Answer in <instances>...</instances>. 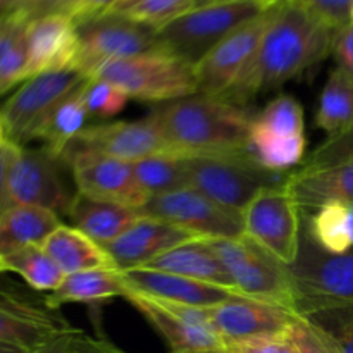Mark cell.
I'll return each instance as SVG.
<instances>
[{"mask_svg": "<svg viewBox=\"0 0 353 353\" xmlns=\"http://www.w3.org/2000/svg\"><path fill=\"white\" fill-rule=\"evenodd\" d=\"M133 171L138 185L148 196L164 195L190 186L188 172L181 155H154L134 162Z\"/></svg>", "mask_w": 353, "mask_h": 353, "instance_id": "34", "label": "cell"}, {"mask_svg": "<svg viewBox=\"0 0 353 353\" xmlns=\"http://www.w3.org/2000/svg\"><path fill=\"white\" fill-rule=\"evenodd\" d=\"M93 78L107 79L143 102H171L196 93L195 65L164 50L107 62Z\"/></svg>", "mask_w": 353, "mask_h": 353, "instance_id": "7", "label": "cell"}, {"mask_svg": "<svg viewBox=\"0 0 353 353\" xmlns=\"http://www.w3.org/2000/svg\"><path fill=\"white\" fill-rule=\"evenodd\" d=\"M336 68L353 79V24L336 31L333 40V50Z\"/></svg>", "mask_w": 353, "mask_h": 353, "instance_id": "44", "label": "cell"}, {"mask_svg": "<svg viewBox=\"0 0 353 353\" xmlns=\"http://www.w3.org/2000/svg\"><path fill=\"white\" fill-rule=\"evenodd\" d=\"M265 10L254 0L199 2L157 31L159 47L195 65L228 34Z\"/></svg>", "mask_w": 353, "mask_h": 353, "instance_id": "3", "label": "cell"}, {"mask_svg": "<svg viewBox=\"0 0 353 353\" xmlns=\"http://www.w3.org/2000/svg\"><path fill=\"white\" fill-rule=\"evenodd\" d=\"M68 217L71 219L72 228L92 238L100 247H105L141 219V214L133 207L100 202L76 193Z\"/></svg>", "mask_w": 353, "mask_h": 353, "instance_id": "25", "label": "cell"}, {"mask_svg": "<svg viewBox=\"0 0 353 353\" xmlns=\"http://www.w3.org/2000/svg\"><path fill=\"white\" fill-rule=\"evenodd\" d=\"M285 190L300 210H316L327 203L353 207V162L302 168L285 178Z\"/></svg>", "mask_w": 353, "mask_h": 353, "instance_id": "23", "label": "cell"}, {"mask_svg": "<svg viewBox=\"0 0 353 353\" xmlns=\"http://www.w3.org/2000/svg\"><path fill=\"white\" fill-rule=\"evenodd\" d=\"M6 17V16H3ZM3 17H0V33H2V26H3Z\"/></svg>", "mask_w": 353, "mask_h": 353, "instance_id": "52", "label": "cell"}, {"mask_svg": "<svg viewBox=\"0 0 353 353\" xmlns=\"http://www.w3.org/2000/svg\"><path fill=\"white\" fill-rule=\"evenodd\" d=\"M76 331L45 299L38 302L16 290L0 288V343L33 352Z\"/></svg>", "mask_w": 353, "mask_h": 353, "instance_id": "16", "label": "cell"}, {"mask_svg": "<svg viewBox=\"0 0 353 353\" xmlns=\"http://www.w3.org/2000/svg\"><path fill=\"white\" fill-rule=\"evenodd\" d=\"M79 50L78 26L65 14L31 21L28 28V79L43 72L74 69Z\"/></svg>", "mask_w": 353, "mask_h": 353, "instance_id": "20", "label": "cell"}, {"mask_svg": "<svg viewBox=\"0 0 353 353\" xmlns=\"http://www.w3.org/2000/svg\"><path fill=\"white\" fill-rule=\"evenodd\" d=\"M128 292L121 271L117 269H92V271L65 274L61 286L45 302L57 309L62 303H99L105 300L124 296Z\"/></svg>", "mask_w": 353, "mask_h": 353, "instance_id": "28", "label": "cell"}, {"mask_svg": "<svg viewBox=\"0 0 353 353\" xmlns=\"http://www.w3.org/2000/svg\"><path fill=\"white\" fill-rule=\"evenodd\" d=\"M196 3L199 0H119L107 14L126 17L159 31Z\"/></svg>", "mask_w": 353, "mask_h": 353, "instance_id": "35", "label": "cell"}, {"mask_svg": "<svg viewBox=\"0 0 353 353\" xmlns=\"http://www.w3.org/2000/svg\"><path fill=\"white\" fill-rule=\"evenodd\" d=\"M296 316L295 310L286 307L240 295L207 309L210 324L226 345L285 334Z\"/></svg>", "mask_w": 353, "mask_h": 353, "instance_id": "19", "label": "cell"}, {"mask_svg": "<svg viewBox=\"0 0 353 353\" xmlns=\"http://www.w3.org/2000/svg\"><path fill=\"white\" fill-rule=\"evenodd\" d=\"M124 299L164 338L171 353H228V345L210 324L207 309L159 300L128 290Z\"/></svg>", "mask_w": 353, "mask_h": 353, "instance_id": "10", "label": "cell"}, {"mask_svg": "<svg viewBox=\"0 0 353 353\" xmlns=\"http://www.w3.org/2000/svg\"><path fill=\"white\" fill-rule=\"evenodd\" d=\"M228 353H296L285 334L228 343Z\"/></svg>", "mask_w": 353, "mask_h": 353, "instance_id": "41", "label": "cell"}, {"mask_svg": "<svg viewBox=\"0 0 353 353\" xmlns=\"http://www.w3.org/2000/svg\"><path fill=\"white\" fill-rule=\"evenodd\" d=\"M81 99L85 102L88 117L107 119L126 107L128 93L114 83L102 78H90L81 88Z\"/></svg>", "mask_w": 353, "mask_h": 353, "instance_id": "36", "label": "cell"}, {"mask_svg": "<svg viewBox=\"0 0 353 353\" xmlns=\"http://www.w3.org/2000/svg\"><path fill=\"white\" fill-rule=\"evenodd\" d=\"M199 2H231V0H199ZM254 2H259L265 9H272V7H278L281 3L290 2V0H254Z\"/></svg>", "mask_w": 353, "mask_h": 353, "instance_id": "48", "label": "cell"}, {"mask_svg": "<svg viewBox=\"0 0 353 353\" xmlns=\"http://www.w3.org/2000/svg\"><path fill=\"white\" fill-rule=\"evenodd\" d=\"M31 21L16 10L3 17L0 33V95L28 79V28Z\"/></svg>", "mask_w": 353, "mask_h": 353, "instance_id": "30", "label": "cell"}, {"mask_svg": "<svg viewBox=\"0 0 353 353\" xmlns=\"http://www.w3.org/2000/svg\"><path fill=\"white\" fill-rule=\"evenodd\" d=\"M6 140V131H3V124H2V119H0V143Z\"/></svg>", "mask_w": 353, "mask_h": 353, "instance_id": "51", "label": "cell"}, {"mask_svg": "<svg viewBox=\"0 0 353 353\" xmlns=\"http://www.w3.org/2000/svg\"><path fill=\"white\" fill-rule=\"evenodd\" d=\"M61 217L47 209L14 205L0 216V259L43 241L61 226Z\"/></svg>", "mask_w": 353, "mask_h": 353, "instance_id": "26", "label": "cell"}, {"mask_svg": "<svg viewBox=\"0 0 353 353\" xmlns=\"http://www.w3.org/2000/svg\"><path fill=\"white\" fill-rule=\"evenodd\" d=\"M21 148H23L21 145L7 140V138L0 143V216L7 209H10L9 179L14 164L21 154Z\"/></svg>", "mask_w": 353, "mask_h": 353, "instance_id": "42", "label": "cell"}, {"mask_svg": "<svg viewBox=\"0 0 353 353\" xmlns=\"http://www.w3.org/2000/svg\"><path fill=\"white\" fill-rule=\"evenodd\" d=\"M68 150L97 152L130 164L154 155L172 154L152 114L138 121H116L85 128Z\"/></svg>", "mask_w": 353, "mask_h": 353, "instance_id": "17", "label": "cell"}, {"mask_svg": "<svg viewBox=\"0 0 353 353\" xmlns=\"http://www.w3.org/2000/svg\"><path fill=\"white\" fill-rule=\"evenodd\" d=\"M140 214L207 240L241 238L245 234L241 214L226 209L192 186L150 196L140 209Z\"/></svg>", "mask_w": 353, "mask_h": 353, "instance_id": "11", "label": "cell"}, {"mask_svg": "<svg viewBox=\"0 0 353 353\" xmlns=\"http://www.w3.org/2000/svg\"><path fill=\"white\" fill-rule=\"evenodd\" d=\"M76 353H126L107 340L102 333L99 336H88L81 331L76 336Z\"/></svg>", "mask_w": 353, "mask_h": 353, "instance_id": "46", "label": "cell"}, {"mask_svg": "<svg viewBox=\"0 0 353 353\" xmlns=\"http://www.w3.org/2000/svg\"><path fill=\"white\" fill-rule=\"evenodd\" d=\"M195 234L176 228L164 221L145 217L138 219L128 231H124L117 240L102 247L112 259L117 271L140 269L154 261L164 252L195 240Z\"/></svg>", "mask_w": 353, "mask_h": 353, "instance_id": "21", "label": "cell"}, {"mask_svg": "<svg viewBox=\"0 0 353 353\" xmlns=\"http://www.w3.org/2000/svg\"><path fill=\"white\" fill-rule=\"evenodd\" d=\"M334 34L299 0L281 3L255 55L223 99L243 105L281 88L331 54Z\"/></svg>", "mask_w": 353, "mask_h": 353, "instance_id": "1", "label": "cell"}, {"mask_svg": "<svg viewBox=\"0 0 353 353\" xmlns=\"http://www.w3.org/2000/svg\"><path fill=\"white\" fill-rule=\"evenodd\" d=\"M316 124L330 137L353 126V79L341 69H333L321 92Z\"/></svg>", "mask_w": 353, "mask_h": 353, "instance_id": "31", "label": "cell"}, {"mask_svg": "<svg viewBox=\"0 0 353 353\" xmlns=\"http://www.w3.org/2000/svg\"><path fill=\"white\" fill-rule=\"evenodd\" d=\"M296 353H340L333 338L305 316H296L285 333Z\"/></svg>", "mask_w": 353, "mask_h": 353, "instance_id": "37", "label": "cell"}, {"mask_svg": "<svg viewBox=\"0 0 353 353\" xmlns=\"http://www.w3.org/2000/svg\"><path fill=\"white\" fill-rule=\"evenodd\" d=\"M0 272H16L37 292H55L61 286L64 272L40 247H26L0 259Z\"/></svg>", "mask_w": 353, "mask_h": 353, "instance_id": "33", "label": "cell"}, {"mask_svg": "<svg viewBox=\"0 0 353 353\" xmlns=\"http://www.w3.org/2000/svg\"><path fill=\"white\" fill-rule=\"evenodd\" d=\"M352 24H353V9H352Z\"/></svg>", "mask_w": 353, "mask_h": 353, "instance_id": "54", "label": "cell"}, {"mask_svg": "<svg viewBox=\"0 0 353 353\" xmlns=\"http://www.w3.org/2000/svg\"><path fill=\"white\" fill-rule=\"evenodd\" d=\"M3 16H7V14L3 12V9H2V7H0V17H3Z\"/></svg>", "mask_w": 353, "mask_h": 353, "instance_id": "53", "label": "cell"}, {"mask_svg": "<svg viewBox=\"0 0 353 353\" xmlns=\"http://www.w3.org/2000/svg\"><path fill=\"white\" fill-rule=\"evenodd\" d=\"M61 161L71 165L78 193L88 199L138 210L150 199L138 185L130 162L90 150H68Z\"/></svg>", "mask_w": 353, "mask_h": 353, "instance_id": "15", "label": "cell"}, {"mask_svg": "<svg viewBox=\"0 0 353 353\" xmlns=\"http://www.w3.org/2000/svg\"><path fill=\"white\" fill-rule=\"evenodd\" d=\"M183 161L192 188L241 216L259 193L285 183V179H279L278 172L262 168L252 152L228 155H186Z\"/></svg>", "mask_w": 353, "mask_h": 353, "instance_id": "5", "label": "cell"}, {"mask_svg": "<svg viewBox=\"0 0 353 353\" xmlns=\"http://www.w3.org/2000/svg\"><path fill=\"white\" fill-rule=\"evenodd\" d=\"M78 33L79 50L74 69L88 79L107 62L162 50L157 31L114 14L83 24Z\"/></svg>", "mask_w": 353, "mask_h": 353, "instance_id": "12", "label": "cell"}, {"mask_svg": "<svg viewBox=\"0 0 353 353\" xmlns=\"http://www.w3.org/2000/svg\"><path fill=\"white\" fill-rule=\"evenodd\" d=\"M248 238L264 247L285 265L296 261L302 241L300 207L285 190V183L259 193L243 210Z\"/></svg>", "mask_w": 353, "mask_h": 353, "instance_id": "13", "label": "cell"}, {"mask_svg": "<svg viewBox=\"0 0 353 353\" xmlns=\"http://www.w3.org/2000/svg\"><path fill=\"white\" fill-rule=\"evenodd\" d=\"M79 333H81V330L76 331V333L57 338V340L50 341V343L43 345V347L37 348V350L30 353H76V336Z\"/></svg>", "mask_w": 353, "mask_h": 353, "instance_id": "47", "label": "cell"}, {"mask_svg": "<svg viewBox=\"0 0 353 353\" xmlns=\"http://www.w3.org/2000/svg\"><path fill=\"white\" fill-rule=\"evenodd\" d=\"M24 0H0V7L3 9V12L10 14V12H16L23 7Z\"/></svg>", "mask_w": 353, "mask_h": 353, "instance_id": "49", "label": "cell"}, {"mask_svg": "<svg viewBox=\"0 0 353 353\" xmlns=\"http://www.w3.org/2000/svg\"><path fill=\"white\" fill-rule=\"evenodd\" d=\"M352 312H353V307H352Z\"/></svg>", "mask_w": 353, "mask_h": 353, "instance_id": "55", "label": "cell"}, {"mask_svg": "<svg viewBox=\"0 0 353 353\" xmlns=\"http://www.w3.org/2000/svg\"><path fill=\"white\" fill-rule=\"evenodd\" d=\"M314 17L333 31L352 24L353 0H299Z\"/></svg>", "mask_w": 353, "mask_h": 353, "instance_id": "40", "label": "cell"}, {"mask_svg": "<svg viewBox=\"0 0 353 353\" xmlns=\"http://www.w3.org/2000/svg\"><path fill=\"white\" fill-rule=\"evenodd\" d=\"M307 236L330 254L353 250V207L327 203L312 212Z\"/></svg>", "mask_w": 353, "mask_h": 353, "instance_id": "32", "label": "cell"}, {"mask_svg": "<svg viewBox=\"0 0 353 353\" xmlns=\"http://www.w3.org/2000/svg\"><path fill=\"white\" fill-rule=\"evenodd\" d=\"M86 81L88 78L76 69L43 72L26 79L0 109L7 140L21 147L34 140V134L52 110Z\"/></svg>", "mask_w": 353, "mask_h": 353, "instance_id": "9", "label": "cell"}, {"mask_svg": "<svg viewBox=\"0 0 353 353\" xmlns=\"http://www.w3.org/2000/svg\"><path fill=\"white\" fill-rule=\"evenodd\" d=\"M152 116L172 154L181 157L250 152L254 117L223 97L195 93L171 100Z\"/></svg>", "mask_w": 353, "mask_h": 353, "instance_id": "2", "label": "cell"}, {"mask_svg": "<svg viewBox=\"0 0 353 353\" xmlns=\"http://www.w3.org/2000/svg\"><path fill=\"white\" fill-rule=\"evenodd\" d=\"M0 353H30L24 348L19 347H14V345H6V343H0Z\"/></svg>", "mask_w": 353, "mask_h": 353, "instance_id": "50", "label": "cell"}, {"mask_svg": "<svg viewBox=\"0 0 353 353\" xmlns=\"http://www.w3.org/2000/svg\"><path fill=\"white\" fill-rule=\"evenodd\" d=\"M276 9L278 7H272L261 16L241 24L224 40H221L199 64H195L196 93L224 97L230 92L257 52Z\"/></svg>", "mask_w": 353, "mask_h": 353, "instance_id": "14", "label": "cell"}, {"mask_svg": "<svg viewBox=\"0 0 353 353\" xmlns=\"http://www.w3.org/2000/svg\"><path fill=\"white\" fill-rule=\"evenodd\" d=\"M286 268L300 316L353 307V250L330 254L305 234L299 257Z\"/></svg>", "mask_w": 353, "mask_h": 353, "instance_id": "4", "label": "cell"}, {"mask_svg": "<svg viewBox=\"0 0 353 353\" xmlns=\"http://www.w3.org/2000/svg\"><path fill=\"white\" fill-rule=\"evenodd\" d=\"M141 269L171 272V274L185 276L195 281L209 283V285L236 292L230 272L226 271L205 238H195V240L178 245L155 257Z\"/></svg>", "mask_w": 353, "mask_h": 353, "instance_id": "24", "label": "cell"}, {"mask_svg": "<svg viewBox=\"0 0 353 353\" xmlns=\"http://www.w3.org/2000/svg\"><path fill=\"white\" fill-rule=\"evenodd\" d=\"M71 2L72 0H24L19 12H23L30 21H34L50 14H62Z\"/></svg>", "mask_w": 353, "mask_h": 353, "instance_id": "45", "label": "cell"}, {"mask_svg": "<svg viewBox=\"0 0 353 353\" xmlns=\"http://www.w3.org/2000/svg\"><path fill=\"white\" fill-rule=\"evenodd\" d=\"M121 276L131 292L181 303V305L196 307V309H210L238 295L236 292L221 286L195 281L171 272L154 271V269H131V271H123Z\"/></svg>", "mask_w": 353, "mask_h": 353, "instance_id": "22", "label": "cell"}, {"mask_svg": "<svg viewBox=\"0 0 353 353\" xmlns=\"http://www.w3.org/2000/svg\"><path fill=\"white\" fill-rule=\"evenodd\" d=\"M72 199L74 195L69 193L61 178L57 159L43 148H21L9 179L10 207H40L59 217H68Z\"/></svg>", "mask_w": 353, "mask_h": 353, "instance_id": "18", "label": "cell"}, {"mask_svg": "<svg viewBox=\"0 0 353 353\" xmlns=\"http://www.w3.org/2000/svg\"><path fill=\"white\" fill-rule=\"evenodd\" d=\"M323 327L336 345L340 353H353V312L352 307L347 309L326 310V312L305 316Z\"/></svg>", "mask_w": 353, "mask_h": 353, "instance_id": "38", "label": "cell"}, {"mask_svg": "<svg viewBox=\"0 0 353 353\" xmlns=\"http://www.w3.org/2000/svg\"><path fill=\"white\" fill-rule=\"evenodd\" d=\"M81 88L62 100L34 134V140L43 141V150L57 161L64 157L69 145L85 130L88 112L81 99Z\"/></svg>", "mask_w": 353, "mask_h": 353, "instance_id": "29", "label": "cell"}, {"mask_svg": "<svg viewBox=\"0 0 353 353\" xmlns=\"http://www.w3.org/2000/svg\"><path fill=\"white\" fill-rule=\"evenodd\" d=\"M353 162V126L336 137H330L305 161L303 168L352 164Z\"/></svg>", "mask_w": 353, "mask_h": 353, "instance_id": "39", "label": "cell"}, {"mask_svg": "<svg viewBox=\"0 0 353 353\" xmlns=\"http://www.w3.org/2000/svg\"><path fill=\"white\" fill-rule=\"evenodd\" d=\"M64 274L92 269H116L112 259L99 243L72 226L61 224L41 245Z\"/></svg>", "mask_w": 353, "mask_h": 353, "instance_id": "27", "label": "cell"}, {"mask_svg": "<svg viewBox=\"0 0 353 353\" xmlns=\"http://www.w3.org/2000/svg\"><path fill=\"white\" fill-rule=\"evenodd\" d=\"M307 147L303 107L292 95H279L254 117L250 152L268 171L283 174L303 161Z\"/></svg>", "mask_w": 353, "mask_h": 353, "instance_id": "8", "label": "cell"}, {"mask_svg": "<svg viewBox=\"0 0 353 353\" xmlns=\"http://www.w3.org/2000/svg\"><path fill=\"white\" fill-rule=\"evenodd\" d=\"M207 241L230 272L238 295L296 312V299L288 268L264 247L247 234L241 238H210Z\"/></svg>", "mask_w": 353, "mask_h": 353, "instance_id": "6", "label": "cell"}, {"mask_svg": "<svg viewBox=\"0 0 353 353\" xmlns=\"http://www.w3.org/2000/svg\"><path fill=\"white\" fill-rule=\"evenodd\" d=\"M119 0H72L62 14L71 17L76 26L90 23L93 19L105 16Z\"/></svg>", "mask_w": 353, "mask_h": 353, "instance_id": "43", "label": "cell"}]
</instances>
